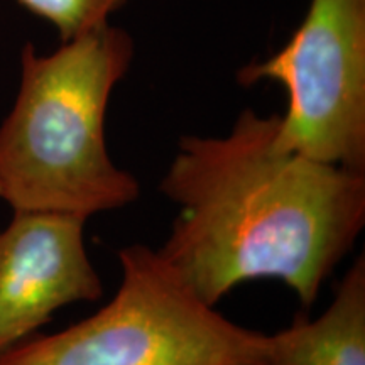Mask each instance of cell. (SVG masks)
<instances>
[{
  "instance_id": "1",
  "label": "cell",
  "mask_w": 365,
  "mask_h": 365,
  "mask_svg": "<svg viewBox=\"0 0 365 365\" xmlns=\"http://www.w3.org/2000/svg\"><path fill=\"white\" fill-rule=\"evenodd\" d=\"M279 115L245 108L227 135H185L159 190L178 207L161 259L208 307L276 279L304 308L365 225V173L284 149Z\"/></svg>"
},
{
  "instance_id": "2",
  "label": "cell",
  "mask_w": 365,
  "mask_h": 365,
  "mask_svg": "<svg viewBox=\"0 0 365 365\" xmlns=\"http://www.w3.org/2000/svg\"><path fill=\"white\" fill-rule=\"evenodd\" d=\"M134 43L103 24L39 54L21 53V81L0 124V198L14 212H59L88 220L125 208L139 181L108 154L105 117L129 71Z\"/></svg>"
},
{
  "instance_id": "3",
  "label": "cell",
  "mask_w": 365,
  "mask_h": 365,
  "mask_svg": "<svg viewBox=\"0 0 365 365\" xmlns=\"http://www.w3.org/2000/svg\"><path fill=\"white\" fill-rule=\"evenodd\" d=\"M122 279L98 312L65 330L36 333L0 365H266L269 335L208 307L156 249L118 250Z\"/></svg>"
},
{
  "instance_id": "4",
  "label": "cell",
  "mask_w": 365,
  "mask_h": 365,
  "mask_svg": "<svg viewBox=\"0 0 365 365\" xmlns=\"http://www.w3.org/2000/svg\"><path fill=\"white\" fill-rule=\"evenodd\" d=\"M237 78L284 86L282 148L365 173V0H312L284 48Z\"/></svg>"
},
{
  "instance_id": "5",
  "label": "cell",
  "mask_w": 365,
  "mask_h": 365,
  "mask_svg": "<svg viewBox=\"0 0 365 365\" xmlns=\"http://www.w3.org/2000/svg\"><path fill=\"white\" fill-rule=\"evenodd\" d=\"M85 225L70 213L21 210L0 228V355L39 333L58 309L103 296Z\"/></svg>"
},
{
  "instance_id": "6",
  "label": "cell",
  "mask_w": 365,
  "mask_h": 365,
  "mask_svg": "<svg viewBox=\"0 0 365 365\" xmlns=\"http://www.w3.org/2000/svg\"><path fill=\"white\" fill-rule=\"evenodd\" d=\"M266 365H365V257L346 269L318 318L296 314L269 335Z\"/></svg>"
},
{
  "instance_id": "7",
  "label": "cell",
  "mask_w": 365,
  "mask_h": 365,
  "mask_svg": "<svg viewBox=\"0 0 365 365\" xmlns=\"http://www.w3.org/2000/svg\"><path fill=\"white\" fill-rule=\"evenodd\" d=\"M129 0H19L27 11L56 27L61 41L108 24L112 14Z\"/></svg>"
}]
</instances>
